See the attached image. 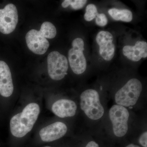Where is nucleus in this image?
<instances>
[{"instance_id":"obj_1","label":"nucleus","mask_w":147,"mask_h":147,"mask_svg":"<svg viewBox=\"0 0 147 147\" xmlns=\"http://www.w3.org/2000/svg\"><path fill=\"white\" fill-rule=\"evenodd\" d=\"M39 105L32 102L27 105L22 113L11 118L10 122L11 132L13 136L21 138L32 130L39 115Z\"/></svg>"},{"instance_id":"obj_2","label":"nucleus","mask_w":147,"mask_h":147,"mask_svg":"<svg viewBox=\"0 0 147 147\" xmlns=\"http://www.w3.org/2000/svg\"><path fill=\"white\" fill-rule=\"evenodd\" d=\"M80 105L82 110L91 119H99L104 115V108L100 103L99 94L95 90L88 89L82 93Z\"/></svg>"},{"instance_id":"obj_3","label":"nucleus","mask_w":147,"mask_h":147,"mask_svg":"<svg viewBox=\"0 0 147 147\" xmlns=\"http://www.w3.org/2000/svg\"><path fill=\"white\" fill-rule=\"evenodd\" d=\"M142 90V84L139 80L130 79L116 93L115 100L117 105L124 107L133 106L138 101Z\"/></svg>"},{"instance_id":"obj_4","label":"nucleus","mask_w":147,"mask_h":147,"mask_svg":"<svg viewBox=\"0 0 147 147\" xmlns=\"http://www.w3.org/2000/svg\"><path fill=\"white\" fill-rule=\"evenodd\" d=\"M109 115L115 135L118 137H123L128 130V110L123 106L115 105L110 108Z\"/></svg>"},{"instance_id":"obj_5","label":"nucleus","mask_w":147,"mask_h":147,"mask_svg":"<svg viewBox=\"0 0 147 147\" xmlns=\"http://www.w3.org/2000/svg\"><path fill=\"white\" fill-rule=\"evenodd\" d=\"M72 48L68 52V59L72 71L76 74L84 73L86 69L87 63L84 56V42L80 38L74 40Z\"/></svg>"},{"instance_id":"obj_6","label":"nucleus","mask_w":147,"mask_h":147,"mask_svg":"<svg viewBox=\"0 0 147 147\" xmlns=\"http://www.w3.org/2000/svg\"><path fill=\"white\" fill-rule=\"evenodd\" d=\"M47 62L48 74L53 80H61L67 74L68 61L65 56L57 51H53L49 54Z\"/></svg>"},{"instance_id":"obj_7","label":"nucleus","mask_w":147,"mask_h":147,"mask_svg":"<svg viewBox=\"0 0 147 147\" xmlns=\"http://www.w3.org/2000/svg\"><path fill=\"white\" fill-rule=\"evenodd\" d=\"M18 11L15 5L9 4L0 9V32L3 34H10L18 24Z\"/></svg>"},{"instance_id":"obj_8","label":"nucleus","mask_w":147,"mask_h":147,"mask_svg":"<svg viewBox=\"0 0 147 147\" xmlns=\"http://www.w3.org/2000/svg\"><path fill=\"white\" fill-rule=\"evenodd\" d=\"M27 46L32 52L37 55L45 54L50 46V43L45 35L36 30L29 31L26 36Z\"/></svg>"},{"instance_id":"obj_9","label":"nucleus","mask_w":147,"mask_h":147,"mask_svg":"<svg viewBox=\"0 0 147 147\" xmlns=\"http://www.w3.org/2000/svg\"><path fill=\"white\" fill-rule=\"evenodd\" d=\"M96 41L99 46V52L101 57L105 61L111 60L115 50L113 35L110 32L101 31L96 35Z\"/></svg>"},{"instance_id":"obj_10","label":"nucleus","mask_w":147,"mask_h":147,"mask_svg":"<svg viewBox=\"0 0 147 147\" xmlns=\"http://www.w3.org/2000/svg\"><path fill=\"white\" fill-rule=\"evenodd\" d=\"M67 130L65 124L57 122L42 128L40 131L39 135L43 142H52L63 137Z\"/></svg>"},{"instance_id":"obj_11","label":"nucleus","mask_w":147,"mask_h":147,"mask_svg":"<svg viewBox=\"0 0 147 147\" xmlns=\"http://www.w3.org/2000/svg\"><path fill=\"white\" fill-rule=\"evenodd\" d=\"M13 86L10 69L7 64L0 61V94L8 97L13 93Z\"/></svg>"},{"instance_id":"obj_12","label":"nucleus","mask_w":147,"mask_h":147,"mask_svg":"<svg viewBox=\"0 0 147 147\" xmlns=\"http://www.w3.org/2000/svg\"><path fill=\"white\" fill-rule=\"evenodd\" d=\"M77 105L73 100L62 99L57 100L53 104L52 110L56 115L60 118L68 117L75 115Z\"/></svg>"},{"instance_id":"obj_13","label":"nucleus","mask_w":147,"mask_h":147,"mask_svg":"<svg viewBox=\"0 0 147 147\" xmlns=\"http://www.w3.org/2000/svg\"><path fill=\"white\" fill-rule=\"evenodd\" d=\"M123 53L129 59L137 62L142 58L147 57V43L144 41H137L134 46L126 45L123 47Z\"/></svg>"},{"instance_id":"obj_14","label":"nucleus","mask_w":147,"mask_h":147,"mask_svg":"<svg viewBox=\"0 0 147 147\" xmlns=\"http://www.w3.org/2000/svg\"><path fill=\"white\" fill-rule=\"evenodd\" d=\"M108 13L112 18L116 21L129 22L131 21L133 18L131 11L127 9H110L108 11Z\"/></svg>"},{"instance_id":"obj_15","label":"nucleus","mask_w":147,"mask_h":147,"mask_svg":"<svg viewBox=\"0 0 147 147\" xmlns=\"http://www.w3.org/2000/svg\"><path fill=\"white\" fill-rule=\"evenodd\" d=\"M40 30L45 35L46 38L52 39L57 35V30L55 26L48 21L44 22L42 24Z\"/></svg>"},{"instance_id":"obj_16","label":"nucleus","mask_w":147,"mask_h":147,"mask_svg":"<svg viewBox=\"0 0 147 147\" xmlns=\"http://www.w3.org/2000/svg\"><path fill=\"white\" fill-rule=\"evenodd\" d=\"M87 2L86 0H65L62 3L61 5L65 8L70 5L73 9L78 10L83 8Z\"/></svg>"},{"instance_id":"obj_17","label":"nucleus","mask_w":147,"mask_h":147,"mask_svg":"<svg viewBox=\"0 0 147 147\" xmlns=\"http://www.w3.org/2000/svg\"><path fill=\"white\" fill-rule=\"evenodd\" d=\"M98 14L96 6L94 5L91 4L87 6L84 18L87 21H90L95 18Z\"/></svg>"},{"instance_id":"obj_18","label":"nucleus","mask_w":147,"mask_h":147,"mask_svg":"<svg viewBox=\"0 0 147 147\" xmlns=\"http://www.w3.org/2000/svg\"><path fill=\"white\" fill-rule=\"evenodd\" d=\"M96 23L99 26H105L108 23L107 17L104 13L98 14L96 18Z\"/></svg>"},{"instance_id":"obj_19","label":"nucleus","mask_w":147,"mask_h":147,"mask_svg":"<svg viewBox=\"0 0 147 147\" xmlns=\"http://www.w3.org/2000/svg\"><path fill=\"white\" fill-rule=\"evenodd\" d=\"M147 132L146 131L144 132L140 136L139 138V144L144 147H147Z\"/></svg>"},{"instance_id":"obj_20","label":"nucleus","mask_w":147,"mask_h":147,"mask_svg":"<svg viewBox=\"0 0 147 147\" xmlns=\"http://www.w3.org/2000/svg\"><path fill=\"white\" fill-rule=\"evenodd\" d=\"M86 147H99L98 144L94 141L90 142L87 144Z\"/></svg>"},{"instance_id":"obj_21","label":"nucleus","mask_w":147,"mask_h":147,"mask_svg":"<svg viewBox=\"0 0 147 147\" xmlns=\"http://www.w3.org/2000/svg\"><path fill=\"white\" fill-rule=\"evenodd\" d=\"M126 147H140L139 146H137L133 144H130L128 145V146H127Z\"/></svg>"},{"instance_id":"obj_22","label":"nucleus","mask_w":147,"mask_h":147,"mask_svg":"<svg viewBox=\"0 0 147 147\" xmlns=\"http://www.w3.org/2000/svg\"><path fill=\"white\" fill-rule=\"evenodd\" d=\"M50 147V146H45V147Z\"/></svg>"}]
</instances>
